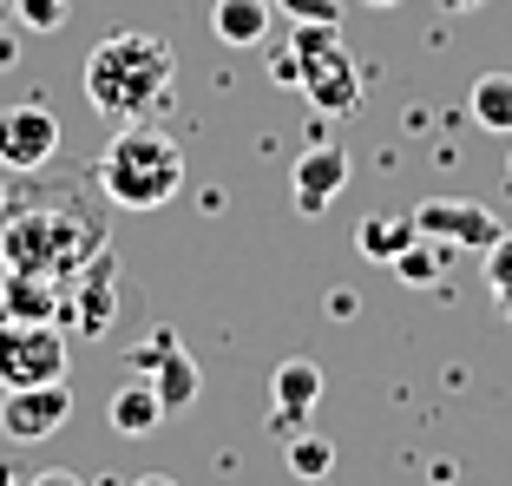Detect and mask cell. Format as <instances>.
<instances>
[{"label": "cell", "mask_w": 512, "mask_h": 486, "mask_svg": "<svg viewBox=\"0 0 512 486\" xmlns=\"http://www.w3.org/2000/svg\"><path fill=\"white\" fill-rule=\"evenodd\" d=\"M99 250H106V217H99V204L79 184H60L46 198H14L7 217H0V257H7V270L66 283Z\"/></svg>", "instance_id": "1"}, {"label": "cell", "mask_w": 512, "mask_h": 486, "mask_svg": "<svg viewBox=\"0 0 512 486\" xmlns=\"http://www.w3.org/2000/svg\"><path fill=\"white\" fill-rule=\"evenodd\" d=\"M171 92H178V53L145 27H119L86 53V99L92 112L119 125H145L171 112Z\"/></svg>", "instance_id": "2"}, {"label": "cell", "mask_w": 512, "mask_h": 486, "mask_svg": "<svg viewBox=\"0 0 512 486\" xmlns=\"http://www.w3.org/2000/svg\"><path fill=\"white\" fill-rule=\"evenodd\" d=\"M92 178H99L106 204H119V211H165L184 191V152L171 132H158V119L119 125V138L99 152Z\"/></svg>", "instance_id": "3"}, {"label": "cell", "mask_w": 512, "mask_h": 486, "mask_svg": "<svg viewBox=\"0 0 512 486\" xmlns=\"http://www.w3.org/2000/svg\"><path fill=\"white\" fill-rule=\"evenodd\" d=\"M289 53L302 60V79H296L302 99L316 112H329V119H355V106H362V66L342 46V27H296L289 33Z\"/></svg>", "instance_id": "4"}, {"label": "cell", "mask_w": 512, "mask_h": 486, "mask_svg": "<svg viewBox=\"0 0 512 486\" xmlns=\"http://www.w3.org/2000/svg\"><path fill=\"white\" fill-rule=\"evenodd\" d=\"M66 362H73V349H66L60 322H0V395L66 381Z\"/></svg>", "instance_id": "5"}, {"label": "cell", "mask_w": 512, "mask_h": 486, "mask_svg": "<svg viewBox=\"0 0 512 486\" xmlns=\"http://www.w3.org/2000/svg\"><path fill=\"white\" fill-rule=\"evenodd\" d=\"M60 158V112L46 99H14L0 106V171H46Z\"/></svg>", "instance_id": "6"}, {"label": "cell", "mask_w": 512, "mask_h": 486, "mask_svg": "<svg viewBox=\"0 0 512 486\" xmlns=\"http://www.w3.org/2000/svg\"><path fill=\"white\" fill-rule=\"evenodd\" d=\"M60 316L73 322L86 342H99V335L112 329V316H119V257H112V243L99 250V257H86L73 276H66Z\"/></svg>", "instance_id": "7"}, {"label": "cell", "mask_w": 512, "mask_h": 486, "mask_svg": "<svg viewBox=\"0 0 512 486\" xmlns=\"http://www.w3.org/2000/svg\"><path fill=\"white\" fill-rule=\"evenodd\" d=\"M138 368H151V395L165 401V414H178V408H191L197 401V388H204V368L191 362V349H184L178 335L171 329H158V335H145V342H138L132 349V375Z\"/></svg>", "instance_id": "8"}, {"label": "cell", "mask_w": 512, "mask_h": 486, "mask_svg": "<svg viewBox=\"0 0 512 486\" xmlns=\"http://www.w3.org/2000/svg\"><path fill=\"white\" fill-rule=\"evenodd\" d=\"M66 414H73V388L66 381H40V388H7L0 395V434L20 447L46 441V434H60Z\"/></svg>", "instance_id": "9"}, {"label": "cell", "mask_w": 512, "mask_h": 486, "mask_svg": "<svg viewBox=\"0 0 512 486\" xmlns=\"http://www.w3.org/2000/svg\"><path fill=\"white\" fill-rule=\"evenodd\" d=\"M407 217H414L421 237L447 243V250H486V243L506 230L486 204H473V198H427V204H414Z\"/></svg>", "instance_id": "10"}, {"label": "cell", "mask_w": 512, "mask_h": 486, "mask_svg": "<svg viewBox=\"0 0 512 486\" xmlns=\"http://www.w3.org/2000/svg\"><path fill=\"white\" fill-rule=\"evenodd\" d=\"M270 395H276V408H270V434H302L309 427V414H316V401H322V368L309 362V355H289L283 368L270 375Z\"/></svg>", "instance_id": "11"}, {"label": "cell", "mask_w": 512, "mask_h": 486, "mask_svg": "<svg viewBox=\"0 0 512 486\" xmlns=\"http://www.w3.org/2000/svg\"><path fill=\"white\" fill-rule=\"evenodd\" d=\"M342 184H348V152H342V145H309V152L296 158L289 191H296V211L302 217H322L335 198H342Z\"/></svg>", "instance_id": "12"}, {"label": "cell", "mask_w": 512, "mask_h": 486, "mask_svg": "<svg viewBox=\"0 0 512 486\" xmlns=\"http://www.w3.org/2000/svg\"><path fill=\"white\" fill-rule=\"evenodd\" d=\"M53 316H60V289H53V276L0 270V322H53Z\"/></svg>", "instance_id": "13"}, {"label": "cell", "mask_w": 512, "mask_h": 486, "mask_svg": "<svg viewBox=\"0 0 512 486\" xmlns=\"http://www.w3.org/2000/svg\"><path fill=\"white\" fill-rule=\"evenodd\" d=\"M276 27L270 0H211V33L224 46H263Z\"/></svg>", "instance_id": "14"}, {"label": "cell", "mask_w": 512, "mask_h": 486, "mask_svg": "<svg viewBox=\"0 0 512 486\" xmlns=\"http://www.w3.org/2000/svg\"><path fill=\"white\" fill-rule=\"evenodd\" d=\"M106 421L125 441H145V434H158V421H165V401L151 395V381H125V388H112Z\"/></svg>", "instance_id": "15"}, {"label": "cell", "mask_w": 512, "mask_h": 486, "mask_svg": "<svg viewBox=\"0 0 512 486\" xmlns=\"http://www.w3.org/2000/svg\"><path fill=\"white\" fill-rule=\"evenodd\" d=\"M467 119L493 138H512V73H480L467 92Z\"/></svg>", "instance_id": "16"}, {"label": "cell", "mask_w": 512, "mask_h": 486, "mask_svg": "<svg viewBox=\"0 0 512 486\" xmlns=\"http://www.w3.org/2000/svg\"><path fill=\"white\" fill-rule=\"evenodd\" d=\"M414 237H421V230H414V217H362V230H355V250H362L368 263H394Z\"/></svg>", "instance_id": "17"}, {"label": "cell", "mask_w": 512, "mask_h": 486, "mask_svg": "<svg viewBox=\"0 0 512 486\" xmlns=\"http://www.w3.org/2000/svg\"><path fill=\"white\" fill-rule=\"evenodd\" d=\"M394 276H401L407 289H427V283H440V270H447V243H434V237H414L401 250V257L388 263Z\"/></svg>", "instance_id": "18"}, {"label": "cell", "mask_w": 512, "mask_h": 486, "mask_svg": "<svg viewBox=\"0 0 512 486\" xmlns=\"http://www.w3.org/2000/svg\"><path fill=\"white\" fill-rule=\"evenodd\" d=\"M329 467H335V447L322 441V434H309V427L289 434V473H296V480H329Z\"/></svg>", "instance_id": "19"}, {"label": "cell", "mask_w": 512, "mask_h": 486, "mask_svg": "<svg viewBox=\"0 0 512 486\" xmlns=\"http://www.w3.org/2000/svg\"><path fill=\"white\" fill-rule=\"evenodd\" d=\"M486 289H493V303L506 309V322H512V230H499V237L486 243Z\"/></svg>", "instance_id": "20"}, {"label": "cell", "mask_w": 512, "mask_h": 486, "mask_svg": "<svg viewBox=\"0 0 512 486\" xmlns=\"http://www.w3.org/2000/svg\"><path fill=\"white\" fill-rule=\"evenodd\" d=\"M66 14H73V0H14V20L27 33H60Z\"/></svg>", "instance_id": "21"}, {"label": "cell", "mask_w": 512, "mask_h": 486, "mask_svg": "<svg viewBox=\"0 0 512 486\" xmlns=\"http://www.w3.org/2000/svg\"><path fill=\"white\" fill-rule=\"evenodd\" d=\"M276 14H289V27H342V0H270Z\"/></svg>", "instance_id": "22"}, {"label": "cell", "mask_w": 512, "mask_h": 486, "mask_svg": "<svg viewBox=\"0 0 512 486\" xmlns=\"http://www.w3.org/2000/svg\"><path fill=\"white\" fill-rule=\"evenodd\" d=\"M270 79H276V86H296V79H302V60L289 53V46H276V53H270Z\"/></svg>", "instance_id": "23"}, {"label": "cell", "mask_w": 512, "mask_h": 486, "mask_svg": "<svg viewBox=\"0 0 512 486\" xmlns=\"http://www.w3.org/2000/svg\"><path fill=\"white\" fill-rule=\"evenodd\" d=\"M27 486H86L73 467H46V473H27Z\"/></svg>", "instance_id": "24"}, {"label": "cell", "mask_w": 512, "mask_h": 486, "mask_svg": "<svg viewBox=\"0 0 512 486\" xmlns=\"http://www.w3.org/2000/svg\"><path fill=\"white\" fill-rule=\"evenodd\" d=\"M132 486H178L171 473H145V480H132Z\"/></svg>", "instance_id": "25"}, {"label": "cell", "mask_w": 512, "mask_h": 486, "mask_svg": "<svg viewBox=\"0 0 512 486\" xmlns=\"http://www.w3.org/2000/svg\"><path fill=\"white\" fill-rule=\"evenodd\" d=\"M0 486H27V473H14V467H0Z\"/></svg>", "instance_id": "26"}, {"label": "cell", "mask_w": 512, "mask_h": 486, "mask_svg": "<svg viewBox=\"0 0 512 486\" xmlns=\"http://www.w3.org/2000/svg\"><path fill=\"white\" fill-rule=\"evenodd\" d=\"M7 66H14V40H0V73H7Z\"/></svg>", "instance_id": "27"}, {"label": "cell", "mask_w": 512, "mask_h": 486, "mask_svg": "<svg viewBox=\"0 0 512 486\" xmlns=\"http://www.w3.org/2000/svg\"><path fill=\"white\" fill-rule=\"evenodd\" d=\"M453 14H473V7H486V0H447Z\"/></svg>", "instance_id": "28"}, {"label": "cell", "mask_w": 512, "mask_h": 486, "mask_svg": "<svg viewBox=\"0 0 512 486\" xmlns=\"http://www.w3.org/2000/svg\"><path fill=\"white\" fill-rule=\"evenodd\" d=\"M362 7H375V14H388V7H401V0H362Z\"/></svg>", "instance_id": "29"}, {"label": "cell", "mask_w": 512, "mask_h": 486, "mask_svg": "<svg viewBox=\"0 0 512 486\" xmlns=\"http://www.w3.org/2000/svg\"><path fill=\"white\" fill-rule=\"evenodd\" d=\"M7 204H14V191H7V184H0V217H7Z\"/></svg>", "instance_id": "30"}, {"label": "cell", "mask_w": 512, "mask_h": 486, "mask_svg": "<svg viewBox=\"0 0 512 486\" xmlns=\"http://www.w3.org/2000/svg\"><path fill=\"white\" fill-rule=\"evenodd\" d=\"M506 184H512V158H506Z\"/></svg>", "instance_id": "31"}, {"label": "cell", "mask_w": 512, "mask_h": 486, "mask_svg": "<svg viewBox=\"0 0 512 486\" xmlns=\"http://www.w3.org/2000/svg\"><path fill=\"white\" fill-rule=\"evenodd\" d=\"M0 270H7V257H0Z\"/></svg>", "instance_id": "32"}]
</instances>
